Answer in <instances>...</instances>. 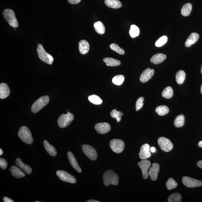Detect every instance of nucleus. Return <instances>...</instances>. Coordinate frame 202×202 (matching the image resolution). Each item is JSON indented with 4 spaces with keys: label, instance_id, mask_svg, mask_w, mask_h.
I'll return each mask as SVG.
<instances>
[{
    "label": "nucleus",
    "instance_id": "f257e3e1",
    "mask_svg": "<svg viewBox=\"0 0 202 202\" xmlns=\"http://www.w3.org/2000/svg\"><path fill=\"white\" fill-rule=\"evenodd\" d=\"M104 184L106 186L110 184L117 185L119 183V176L116 173L111 170L106 171L103 175Z\"/></svg>",
    "mask_w": 202,
    "mask_h": 202
},
{
    "label": "nucleus",
    "instance_id": "f03ea898",
    "mask_svg": "<svg viewBox=\"0 0 202 202\" xmlns=\"http://www.w3.org/2000/svg\"><path fill=\"white\" fill-rule=\"evenodd\" d=\"M18 136L23 142L27 144H31L33 142L31 132L28 127L26 126L21 127L19 130Z\"/></svg>",
    "mask_w": 202,
    "mask_h": 202
},
{
    "label": "nucleus",
    "instance_id": "7ed1b4c3",
    "mask_svg": "<svg viewBox=\"0 0 202 202\" xmlns=\"http://www.w3.org/2000/svg\"><path fill=\"white\" fill-rule=\"evenodd\" d=\"M37 51L39 59L49 65L53 64L54 59L52 56L48 53L41 44H38Z\"/></svg>",
    "mask_w": 202,
    "mask_h": 202
},
{
    "label": "nucleus",
    "instance_id": "20e7f679",
    "mask_svg": "<svg viewBox=\"0 0 202 202\" xmlns=\"http://www.w3.org/2000/svg\"><path fill=\"white\" fill-rule=\"evenodd\" d=\"M49 101V98L48 96H45L40 97L33 104L31 108L32 112L34 113H37L45 106Z\"/></svg>",
    "mask_w": 202,
    "mask_h": 202
},
{
    "label": "nucleus",
    "instance_id": "39448f33",
    "mask_svg": "<svg viewBox=\"0 0 202 202\" xmlns=\"http://www.w3.org/2000/svg\"><path fill=\"white\" fill-rule=\"evenodd\" d=\"M3 15L9 25L13 28H17L18 27V22L13 10L10 9H5L3 12Z\"/></svg>",
    "mask_w": 202,
    "mask_h": 202
},
{
    "label": "nucleus",
    "instance_id": "423d86ee",
    "mask_svg": "<svg viewBox=\"0 0 202 202\" xmlns=\"http://www.w3.org/2000/svg\"><path fill=\"white\" fill-rule=\"evenodd\" d=\"M74 115L70 112L66 114H63L60 115L57 121L58 124L60 127L63 128L68 126L74 120Z\"/></svg>",
    "mask_w": 202,
    "mask_h": 202
},
{
    "label": "nucleus",
    "instance_id": "0eeeda50",
    "mask_svg": "<svg viewBox=\"0 0 202 202\" xmlns=\"http://www.w3.org/2000/svg\"><path fill=\"white\" fill-rule=\"evenodd\" d=\"M110 147L111 150L117 153H120L124 151L125 143L122 140L114 139L110 142Z\"/></svg>",
    "mask_w": 202,
    "mask_h": 202
},
{
    "label": "nucleus",
    "instance_id": "6e6552de",
    "mask_svg": "<svg viewBox=\"0 0 202 202\" xmlns=\"http://www.w3.org/2000/svg\"><path fill=\"white\" fill-rule=\"evenodd\" d=\"M158 143L161 149L165 152H170L174 147L170 140L165 137H159L158 140Z\"/></svg>",
    "mask_w": 202,
    "mask_h": 202
},
{
    "label": "nucleus",
    "instance_id": "1a4fd4ad",
    "mask_svg": "<svg viewBox=\"0 0 202 202\" xmlns=\"http://www.w3.org/2000/svg\"><path fill=\"white\" fill-rule=\"evenodd\" d=\"M184 185L189 188L199 187L202 186V182L190 177L184 176L182 179Z\"/></svg>",
    "mask_w": 202,
    "mask_h": 202
},
{
    "label": "nucleus",
    "instance_id": "9d476101",
    "mask_svg": "<svg viewBox=\"0 0 202 202\" xmlns=\"http://www.w3.org/2000/svg\"><path fill=\"white\" fill-rule=\"evenodd\" d=\"M82 149L86 156L91 160L94 161L97 159V152L91 146L85 144L82 146Z\"/></svg>",
    "mask_w": 202,
    "mask_h": 202
},
{
    "label": "nucleus",
    "instance_id": "9b49d317",
    "mask_svg": "<svg viewBox=\"0 0 202 202\" xmlns=\"http://www.w3.org/2000/svg\"><path fill=\"white\" fill-rule=\"evenodd\" d=\"M57 176L61 180L63 181L75 184L76 182V179L72 175L69 174L66 171L59 170L56 172Z\"/></svg>",
    "mask_w": 202,
    "mask_h": 202
},
{
    "label": "nucleus",
    "instance_id": "f8f14e48",
    "mask_svg": "<svg viewBox=\"0 0 202 202\" xmlns=\"http://www.w3.org/2000/svg\"><path fill=\"white\" fill-rule=\"evenodd\" d=\"M138 165L141 169L143 178L147 179L149 175L148 170L151 166V162L146 159L142 160L138 163Z\"/></svg>",
    "mask_w": 202,
    "mask_h": 202
},
{
    "label": "nucleus",
    "instance_id": "ddd939ff",
    "mask_svg": "<svg viewBox=\"0 0 202 202\" xmlns=\"http://www.w3.org/2000/svg\"><path fill=\"white\" fill-rule=\"evenodd\" d=\"M94 128L96 131L101 134L107 133L111 130L110 125L107 122L98 123L95 125Z\"/></svg>",
    "mask_w": 202,
    "mask_h": 202
},
{
    "label": "nucleus",
    "instance_id": "4468645a",
    "mask_svg": "<svg viewBox=\"0 0 202 202\" xmlns=\"http://www.w3.org/2000/svg\"><path fill=\"white\" fill-rule=\"evenodd\" d=\"M150 150V146L148 144H145L142 145L140 148L139 153L140 158L142 160H145L149 158L151 156Z\"/></svg>",
    "mask_w": 202,
    "mask_h": 202
},
{
    "label": "nucleus",
    "instance_id": "2eb2a0df",
    "mask_svg": "<svg viewBox=\"0 0 202 202\" xmlns=\"http://www.w3.org/2000/svg\"><path fill=\"white\" fill-rule=\"evenodd\" d=\"M155 70L153 69L149 68L146 69L143 71L140 75V80L142 82H146L152 78L154 74Z\"/></svg>",
    "mask_w": 202,
    "mask_h": 202
},
{
    "label": "nucleus",
    "instance_id": "dca6fc26",
    "mask_svg": "<svg viewBox=\"0 0 202 202\" xmlns=\"http://www.w3.org/2000/svg\"><path fill=\"white\" fill-rule=\"evenodd\" d=\"M159 170V165L158 163H153L149 172V176L152 180L155 181L157 180Z\"/></svg>",
    "mask_w": 202,
    "mask_h": 202
},
{
    "label": "nucleus",
    "instance_id": "f3484780",
    "mask_svg": "<svg viewBox=\"0 0 202 202\" xmlns=\"http://www.w3.org/2000/svg\"><path fill=\"white\" fill-rule=\"evenodd\" d=\"M67 156H68L69 162H70V164L73 168L75 169V170L78 173H80L81 172V169L79 165L75 158L72 152H68L67 153Z\"/></svg>",
    "mask_w": 202,
    "mask_h": 202
},
{
    "label": "nucleus",
    "instance_id": "a211bd4d",
    "mask_svg": "<svg viewBox=\"0 0 202 202\" xmlns=\"http://www.w3.org/2000/svg\"><path fill=\"white\" fill-rule=\"evenodd\" d=\"M10 91L8 85L4 83L0 84V98L5 99L8 97Z\"/></svg>",
    "mask_w": 202,
    "mask_h": 202
},
{
    "label": "nucleus",
    "instance_id": "6ab92c4d",
    "mask_svg": "<svg viewBox=\"0 0 202 202\" xmlns=\"http://www.w3.org/2000/svg\"><path fill=\"white\" fill-rule=\"evenodd\" d=\"M15 163L17 166L20 168L28 174H30L32 172V169L28 165L23 163L22 159L18 158L15 160Z\"/></svg>",
    "mask_w": 202,
    "mask_h": 202
},
{
    "label": "nucleus",
    "instance_id": "aec40b11",
    "mask_svg": "<svg viewBox=\"0 0 202 202\" xmlns=\"http://www.w3.org/2000/svg\"><path fill=\"white\" fill-rule=\"evenodd\" d=\"M199 38V34L196 33H192L188 38L185 43L186 47H190L197 42Z\"/></svg>",
    "mask_w": 202,
    "mask_h": 202
},
{
    "label": "nucleus",
    "instance_id": "412c9836",
    "mask_svg": "<svg viewBox=\"0 0 202 202\" xmlns=\"http://www.w3.org/2000/svg\"><path fill=\"white\" fill-rule=\"evenodd\" d=\"M79 49L80 53L82 54H87L90 49V45L88 42L86 40H80L79 44Z\"/></svg>",
    "mask_w": 202,
    "mask_h": 202
},
{
    "label": "nucleus",
    "instance_id": "4be33fe9",
    "mask_svg": "<svg viewBox=\"0 0 202 202\" xmlns=\"http://www.w3.org/2000/svg\"><path fill=\"white\" fill-rule=\"evenodd\" d=\"M166 57V55L162 53L157 54L152 57L151 60H150V61L151 63H153L155 65L160 64V63L163 62V61L165 60Z\"/></svg>",
    "mask_w": 202,
    "mask_h": 202
},
{
    "label": "nucleus",
    "instance_id": "5701e85b",
    "mask_svg": "<svg viewBox=\"0 0 202 202\" xmlns=\"http://www.w3.org/2000/svg\"><path fill=\"white\" fill-rule=\"evenodd\" d=\"M10 171L12 176L17 179L22 178L25 176V174L20 168L14 165L11 166Z\"/></svg>",
    "mask_w": 202,
    "mask_h": 202
},
{
    "label": "nucleus",
    "instance_id": "b1692460",
    "mask_svg": "<svg viewBox=\"0 0 202 202\" xmlns=\"http://www.w3.org/2000/svg\"><path fill=\"white\" fill-rule=\"evenodd\" d=\"M44 148L49 155L53 157H54L56 155L57 152L55 148L53 146L50 145L47 140H44Z\"/></svg>",
    "mask_w": 202,
    "mask_h": 202
},
{
    "label": "nucleus",
    "instance_id": "393cba45",
    "mask_svg": "<svg viewBox=\"0 0 202 202\" xmlns=\"http://www.w3.org/2000/svg\"><path fill=\"white\" fill-rule=\"evenodd\" d=\"M105 3L108 7L114 9L120 8L122 6L119 0H105Z\"/></svg>",
    "mask_w": 202,
    "mask_h": 202
},
{
    "label": "nucleus",
    "instance_id": "a878e982",
    "mask_svg": "<svg viewBox=\"0 0 202 202\" xmlns=\"http://www.w3.org/2000/svg\"><path fill=\"white\" fill-rule=\"evenodd\" d=\"M103 61L106 63L107 66H118L121 64L120 60L111 57H106L103 59Z\"/></svg>",
    "mask_w": 202,
    "mask_h": 202
},
{
    "label": "nucleus",
    "instance_id": "bb28decb",
    "mask_svg": "<svg viewBox=\"0 0 202 202\" xmlns=\"http://www.w3.org/2000/svg\"><path fill=\"white\" fill-rule=\"evenodd\" d=\"M94 27L96 32L100 34H103L105 32V28L103 23L100 21L94 23Z\"/></svg>",
    "mask_w": 202,
    "mask_h": 202
},
{
    "label": "nucleus",
    "instance_id": "cd10ccee",
    "mask_svg": "<svg viewBox=\"0 0 202 202\" xmlns=\"http://www.w3.org/2000/svg\"><path fill=\"white\" fill-rule=\"evenodd\" d=\"M186 74L184 71L180 70L177 72L176 75V81L179 84L183 83L185 79Z\"/></svg>",
    "mask_w": 202,
    "mask_h": 202
},
{
    "label": "nucleus",
    "instance_id": "c85d7f7f",
    "mask_svg": "<svg viewBox=\"0 0 202 202\" xmlns=\"http://www.w3.org/2000/svg\"><path fill=\"white\" fill-rule=\"evenodd\" d=\"M192 5L190 3L184 4L181 9V14L184 16H188L190 14L192 11Z\"/></svg>",
    "mask_w": 202,
    "mask_h": 202
},
{
    "label": "nucleus",
    "instance_id": "c756f323",
    "mask_svg": "<svg viewBox=\"0 0 202 202\" xmlns=\"http://www.w3.org/2000/svg\"><path fill=\"white\" fill-rule=\"evenodd\" d=\"M184 124V117L183 115H180L176 117L174 121V125L177 128H180Z\"/></svg>",
    "mask_w": 202,
    "mask_h": 202
},
{
    "label": "nucleus",
    "instance_id": "7c9ffc66",
    "mask_svg": "<svg viewBox=\"0 0 202 202\" xmlns=\"http://www.w3.org/2000/svg\"><path fill=\"white\" fill-rule=\"evenodd\" d=\"M169 110L168 108L165 106H160L157 107L155 111L160 116H163L168 114Z\"/></svg>",
    "mask_w": 202,
    "mask_h": 202
},
{
    "label": "nucleus",
    "instance_id": "2f4dec72",
    "mask_svg": "<svg viewBox=\"0 0 202 202\" xmlns=\"http://www.w3.org/2000/svg\"><path fill=\"white\" fill-rule=\"evenodd\" d=\"M124 115L121 111H118L116 109H113L110 113V115L112 118L116 119L117 122H120L122 115Z\"/></svg>",
    "mask_w": 202,
    "mask_h": 202
},
{
    "label": "nucleus",
    "instance_id": "473e14b6",
    "mask_svg": "<svg viewBox=\"0 0 202 202\" xmlns=\"http://www.w3.org/2000/svg\"><path fill=\"white\" fill-rule=\"evenodd\" d=\"M173 94H174V91H173L172 88L170 86H168V87L165 88L162 93L163 97L167 99L172 98Z\"/></svg>",
    "mask_w": 202,
    "mask_h": 202
},
{
    "label": "nucleus",
    "instance_id": "72a5a7b5",
    "mask_svg": "<svg viewBox=\"0 0 202 202\" xmlns=\"http://www.w3.org/2000/svg\"><path fill=\"white\" fill-rule=\"evenodd\" d=\"M182 200V196L179 193H174L169 196L168 199V202H180Z\"/></svg>",
    "mask_w": 202,
    "mask_h": 202
},
{
    "label": "nucleus",
    "instance_id": "f704fd0d",
    "mask_svg": "<svg viewBox=\"0 0 202 202\" xmlns=\"http://www.w3.org/2000/svg\"><path fill=\"white\" fill-rule=\"evenodd\" d=\"M130 35L132 38H134L139 35L140 34L139 28L135 25H132L130 27L129 31Z\"/></svg>",
    "mask_w": 202,
    "mask_h": 202
},
{
    "label": "nucleus",
    "instance_id": "c9c22d12",
    "mask_svg": "<svg viewBox=\"0 0 202 202\" xmlns=\"http://www.w3.org/2000/svg\"><path fill=\"white\" fill-rule=\"evenodd\" d=\"M178 185V183L172 178H169L166 183V187L167 189L168 190H172L176 188Z\"/></svg>",
    "mask_w": 202,
    "mask_h": 202
},
{
    "label": "nucleus",
    "instance_id": "e433bc0d",
    "mask_svg": "<svg viewBox=\"0 0 202 202\" xmlns=\"http://www.w3.org/2000/svg\"><path fill=\"white\" fill-rule=\"evenodd\" d=\"M90 102L96 105L101 104L102 103V100L99 96L96 95L90 96L88 98Z\"/></svg>",
    "mask_w": 202,
    "mask_h": 202
},
{
    "label": "nucleus",
    "instance_id": "4c0bfd02",
    "mask_svg": "<svg viewBox=\"0 0 202 202\" xmlns=\"http://www.w3.org/2000/svg\"><path fill=\"white\" fill-rule=\"evenodd\" d=\"M125 77L123 75H118L115 76L112 79V81L113 84L117 85H120L124 82Z\"/></svg>",
    "mask_w": 202,
    "mask_h": 202
},
{
    "label": "nucleus",
    "instance_id": "58836bf2",
    "mask_svg": "<svg viewBox=\"0 0 202 202\" xmlns=\"http://www.w3.org/2000/svg\"><path fill=\"white\" fill-rule=\"evenodd\" d=\"M168 40L166 36H163L159 38L155 42V45L158 47H160L166 44Z\"/></svg>",
    "mask_w": 202,
    "mask_h": 202
},
{
    "label": "nucleus",
    "instance_id": "ea45409f",
    "mask_svg": "<svg viewBox=\"0 0 202 202\" xmlns=\"http://www.w3.org/2000/svg\"><path fill=\"white\" fill-rule=\"evenodd\" d=\"M110 48L112 50L120 54L121 55H124L125 54L124 50L121 49L116 44H111L110 45Z\"/></svg>",
    "mask_w": 202,
    "mask_h": 202
},
{
    "label": "nucleus",
    "instance_id": "a19ab883",
    "mask_svg": "<svg viewBox=\"0 0 202 202\" xmlns=\"http://www.w3.org/2000/svg\"><path fill=\"white\" fill-rule=\"evenodd\" d=\"M144 99L143 97H140L137 100L136 104V111H137L141 109L143 106L144 103L143 101Z\"/></svg>",
    "mask_w": 202,
    "mask_h": 202
},
{
    "label": "nucleus",
    "instance_id": "79ce46f5",
    "mask_svg": "<svg viewBox=\"0 0 202 202\" xmlns=\"http://www.w3.org/2000/svg\"><path fill=\"white\" fill-rule=\"evenodd\" d=\"M7 163L6 160L5 159L2 158H0V167L3 170H5L7 167Z\"/></svg>",
    "mask_w": 202,
    "mask_h": 202
},
{
    "label": "nucleus",
    "instance_id": "37998d69",
    "mask_svg": "<svg viewBox=\"0 0 202 202\" xmlns=\"http://www.w3.org/2000/svg\"><path fill=\"white\" fill-rule=\"evenodd\" d=\"M69 3L71 4H75L80 3L81 0H67Z\"/></svg>",
    "mask_w": 202,
    "mask_h": 202
},
{
    "label": "nucleus",
    "instance_id": "c03bdc74",
    "mask_svg": "<svg viewBox=\"0 0 202 202\" xmlns=\"http://www.w3.org/2000/svg\"><path fill=\"white\" fill-rule=\"evenodd\" d=\"M3 201L4 202H14L12 199L8 197H4L3 198Z\"/></svg>",
    "mask_w": 202,
    "mask_h": 202
},
{
    "label": "nucleus",
    "instance_id": "a18cd8bd",
    "mask_svg": "<svg viewBox=\"0 0 202 202\" xmlns=\"http://www.w3.org/2000/svg\"><path fill=\"white\" fill-rule=\"evenodd\" d=\"M197 165L200 168L202 169V160H200L198 162Z\"/></svg>",
    "mask_w": 202,
    "mask_h": 202
},
{
    "label": "nucleus",
    "instance_id": "49530a36",
    "mask_svg": "<svg viewBox=\"0 0 202 202\" xmlns=\"http://www.w3.org/2000/svg\"><path fill=\"white\" fill-rule=\"evenodd\" d=\"M150 151H151L152 153H155L156 152V149L154 147H152L150 148Z\"/></svg>",
    "mask_w": 202,
    "mask_h": 202
},
{
    "label": "nucleus",
    "instance_id": "de8ad7c7",
    "mask_svg": "<svg viewBox=\"0 0 202 202\" xmlns=\"http://www.w3.org/2000/svg\"><path fill=\"white\" fill-rule=\"evenodd\" d=\"M86 202H100L101 201L96 200L90 199V200H89L86 201Z\"/></svg>",
    "mask_w": 202,
    "mask_h": 202
},
{
    "label": "nucleus",
    "instance_id": "09e8293b",
    "mask_svg": "<svg viewBox=\"0 0 202 202\" xmlns=\"http://www.w3.org/2000/svg\"><path fill=\"white\" fill-rule=\"evenodd\" d=\"M198 145L200 148H202V140L199 142V143H198Z\"/></svg>",
    "mask_w": 202,
    "mask_h": 202
},
{
    "label": "nucleus",
    "instance_id": "8fccbe9b",
    "mask_svg": "<svg viewBox=\"0 0 202 202\" xmlns=\"http://www.w3.org/2000/svg\"><path fill=\"white\" fill-rule=\"evenodd\" d=\"M3 154V151L1 149H0V155H2Z\"/></svg>",
    "mask_w": 202,
    "mask_h": 202
},
{
    "label": "nucleus",
    "instance_id": "3c124183",
    "mask_svg": "<svg viewBox=\"0 0 202 202\" xmlns=\"http://www.w3.org/2000/svg\"><path fill=\"white\" fill-rule=\"evenodd\" d=\"M201 94H202V84L201 85Z\"/></svg>",
    "mask_w": 202,
    "mask_h": 202
},
{
    "label": "nucleus",
    "instance_id": "603ef678",
    "mask_svg": "<svg viewBox=\"0 0 202 202\" xmlns=\"http://www.w3.org/2000/svg\"><path fill=\"white\" fill-rule=\"evenodd\" d=\"M201 74H202V65L201 68Z\"/></svg>",
    "mask_w": 202,
    "mask_h": 202
},
{
    "label": "nucleus",
    "instance_id": "864d4df0",
    "mask_svg": "<svg viewBox=\"0 0 202 202\" xmlns=\"http://www.w3.org/2000/svg\"><path fill=\"white\" fill-rule=\"evenodd\" d=\"M40 202V201H36V202Z\"/></svg>",
    "mask_w": 202,
    "mask_h": 202
}]
</instances>
